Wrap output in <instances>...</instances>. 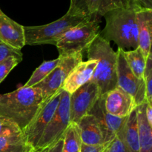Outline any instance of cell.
<instances>
[{"label": "cell", "instance_id": "7a4b0ae2", "mask_svg": "<svg viewBox=\"0 0 152 152\" xmlns=\"http://www.w3.org/2000/svg\"><path fill=\"white\" fill-rule=\"evenodd\" d=\"M43 101L39 89L22 86L14 91L0 95V117L13 121L23 131Z\"/></svg>", "mask_w": 152, "mask_h": 152}, {"label": "cell", "instance_id": "9c48e42d", "mask_svg": "<svg viewBox=\"0 0 152 152\" xmlns=\"http://www.w3.org/2000/svg\"><path fill=\"white\" fill-rule=\"evenodd\" d=\"M117 53V87L130 95L137 106L146 100L145 82L143 78L137 77L130 69L125 59L123 50L118 48Z\"/></svg>", "mask_w": 152, "mask_h": 152}, {"label": "cell", "instance_id": "7402d4cb", "mask_svg": "<svg viewBox=\"0 0 152 152\" xmlns=\"http://www.w3.org/2000/svg\"><path fill=\"white\" fill-rule=\"evenodd\" d=\"M83 144L77 123H71L63 135L62 152H80Z\"/></svg>", "mask_w": 152, "mask_h": 152}, {"label": "cell", "instance_id": "83f0119b", "mask_svg": "<svg viewBox=\"0 0 152 152\" xmlns=\"http://www.w3.org/2000/svg\"><path fill=\"white\" fill-rule=\"evenodd\" d=\"M10 56H15L22 59V53L20 50L13 48L3 42H0V63Z\"/></svg>", "mask_w": 152, "mask_h": 152}, {"label": "cell", "instance_id": "7c38bea8", "mask_svg": "<svg viewBox=\"0 0 152 152\" xmlns=\"http://www.w3.org/2000/svg\"><path fill=\"white\" fill-rule=\"evenodd\" d=\"M108 113L118 117H128L137 107L133 98L119 87L103 95Z\"/></svg>", "mask_w": 152, "mask_h": 152}, {"label": "cell", "instance_id": "3957f363", "mask_svg": "<svg viewBox=\"0 0 152 152\" xmlns=\"http://www.w3.org/2000/svg\"><path fill=\"white\" fill-rule=\"evenodd\" d=\"M88 59L97 61L91 81L94 83L104 95L117 87V53L111 47L110 42L99 34L86 49Z\"/></svg>", "mask_w": 152, "mask_h": 152}, {"label": "cell", "instance_id": "30bf717a", "mask_svg": "<svg viewBox=\"0 0 152 152\" xmlns=\"http://www.w3.org/2000/svg\"><path fill=\"white\" fill-rule=\"evenodd\" d=\"M101 96L100 91L90 80L79 88L70 96V122L77 123L88 114Z\"/></svg>", "mask_w": 152, "mask_h": 152}, {"label": "cell", "instance_id": "5b68a950", "mask_svg": "<svg viewBox=\"0 0 152 152\" xmlns=\"http://www.w3.org/2000/svg\"><path fill=\"white\" fill-rule=\"evenodd\" d=\"M88 17L70 16L68 13L50 23L39 26H24L25 45H38L52 44L56 45L64 34L71 28L83 22Z\"/></svg>", "mask_w": 152, "mask_h": 152}, {"label": "cell", "instance_id": "e0dca14e", "mask_svg": "<svg viewBox=\"0 0 152 152\" xmlns=\"http://www.w3.org/2000/svg\"><path fill=\"white\" fill-rule=\"evenodd\" d=\"M129 152H140L139 134L136 108L128 116L124 125L117 134Z\"/></svg>", "mask_w": 152, "mask_h": 152}, {"label": "cell", "instance_id": "277c9868", "mask_svg": "<svg viewBox=\"0 0 152 152\" xmlns=\"http://www.w3.org/2000/svg\"><path fill=\"white\" fill-rule=\"evenodd\" d=\"M99 34L97 16H91L67 31L56 46L61 57L83 53Z\"/></svg>", "mask_w": 152, "mask_h": 152}, {"label": "cell", "instance_id": "ffe728a7", "mask_svg": "<svg viewBox=\"0 0 152 152\" xmlns=\"http://www.w3.org/2000/svg\"><path fill=\"white\" fill-rule=\"evenodd\" d=\"M0 152H40L26 142L23 134L0 137Z\"/></svg>", "mask_w": 152, "mask_h": 152}, {"label": "cell", "instance_id": "2e32d148", "mask_svg": "<svg viewBox=\"0 0 152 152\" xmlns=\"http://www.w3.org/2000/svg\"><path fill=\"white\" fill-rule=\"evenodd\" d=\"M77 125L83 144L88 145L105 144L102 131L94 116L91 114H86L80 119Z\"/></svg>", "mask_w": 152, "mask_h": 152}, {"label": "cell", "instance_id": "9a60e30c", "mask_svg": "<svg viewBox=\"0 0 152 152\" xmlns=\"http://www.w3.org/2000/svg\"><path fill=\"white\" fill-rule=\"evenodd\" d=\"M138 47L145 58L151 53L152 9L138 7L136 10Z\"/></svg>", "mask_w": 152, "mask_h": 152}, {"label": "cell", "instance_id": "d6a6232c", "mask_svg": "<svg viewBox=\"0 0 152 152\" xmlns=\"http://www.w3.org/2000/svg\"><path fill=\"white\" fill-rule=\"evenodd\" d=\"M145 117L148 124L152 126V104L147 102L146 108H145Z\"/></svg>", "mask_w": 152, "mask_h": 152}, {"label": "cell", "instance_id": "4fadbf2b", "mask_svg": "<svg viewBox=\"0 0 152 152\" xmlns=\"http://www.w3.org/2000/svg\"><path fill=\"white\" fill-rule=\"evenodd\" d=\"M0 40L1 42L22 50L25 45L24 26L13 21L0 10Z\"/></svg>", "mask_w": 152, "mask_h": 152}, {"label": "cell", "instance_id": "ac0fdd59", "mask_svg": "<svg viewBox=\"0 0 152 152\" xmlns=\"http://www.w3.org/2000/svg\"><path fill=\"white\" fill-rule=\"evenodd\" d=\"M147 101L136 107L139 134L140 152H152V126L145 117Z\"/></svg>", "mask_w": 152, "mask_h": 152}, {"label": "cell", "instance_id": "8992f818", "mask_svg": "<svg viewBox=\"0 0 152 152\" xmlns=\"http://www.w3.org/2000/svg\"><path fill=\"white\" fill-rule=\"evenodd\" d=\"M70 96L69 93L62 90L57 108L36 147L37 151L45 149L63 137L65 130L71 123Z\"/></svg>", "mask_w": 152, "mask_h": 152}, {"label": "cell", "instance_id": "484cf974", "mask_svg": "<svg viewBox=\"0 0 152 152\" xmlns=\"http://www.w3.org/2000/svg\"><path fill=\"white\" fill-rule=\"evenodd\" d=\"M68 13L70 16L88 17L92 16L89 15L88 9V0H71Z\"/></svg>", "mask_w": 152, "mask_h": 152}, {"label": "cell", "instance_id": "8fae6325", "mask_svg": "<svg viewBox=\"0 0 152 152\" xmlns=\"http://www.w3.org/2000/svg\"><path fill=\"white\" fill-rule=\"evenodd\" d=\"M88 114L94 115L97 120L105 144L110 143L114 139L128 117H118L107 112L103 95L99 96Z\"/></svg>", "mask_w": 152, "mask_h": 152}, {"label": "cell", "instance_id": "603a6c76", "mask_svg": "<svg viewBox=\"0 0 152 152\" xmlns=\"http://www.w3.org/2000/svg\"><path fill=\"white\" fill-rule=\"evenodd\" d=\"M59 61H60V57L59 56L57 59H55L53 60L45 61V62H43L34 71L31 77H30L28 82L23 86H25V87H34V86L39 83L46 77H48V74L57 66Z\"/></svg>", "mask_w": 152, "mask_h": 152}, {"label": "cell", "instance_id": "f1b7e54d", "mask_svg": "<svg viewBox=\"0 0 152 152\" xmlns=\"http://www.w3.org/2000/svg\"><path fill=\"white\" fill-rule=\"evenodd\" d=\"M105 152H129L126 147L117 136L108 144Z\"/></svg>", "mask_w": 152, "mask_h": 152}, {"label": "cell", "instance_id": "6da1fadb", "mask_svg": "<svg viewBox=\"0 0 152 152\" xmlns=\"http://www.w3.org/2000/svg\"><path fill=\"white\" fill-rule=\"evenodd\" d=\"M138 7L133 2L129 7L108 12L104 15L105 26L99 35L107 41H114L124 51L137 48L136 10Z\"/></svg>", "mask_w": 152, "mask_h": 152}, {"label": "cell", "instance_id": "f546056e", "mask_svg": "<svg viewBox=\"0 0 152 152\" xmlns=\"http://www.w3.org/2000/svg\"><path fill=\"white\" fill-rule=\"evenodd\" d=\"M108 144L97 145H88L82 144L80 152H105Z\"/></svg>", "mask_w": 152, "mask_h": 152}, {"label": "cell", "instance_id": "836d02e7", "mask_svg": "<svg viewBox=\"0 0 152 152\" xmlns=\"http://www.w3.org/2000/svg\"><path fill=\"white\" fill-rule=\"evenodd\" d=\"M0 42H1V40H0Z\"/></svg>", "mask_w": 152, "mask_h": 152}, {"label": "cell", "instance_id": "4316f807", "mask_svg": "<svg viewBox=\"0 0 152 152\" xmlns=\"http://www.w3.org/2000/svg\"><path fill=\"white\" fill-rule=\"evenodd\" d=\"M22 59H19L15 56H10L0 63V83L19 62H22Z\"/></svg>", "mask_w": 152, "mask_h": 152}, {"label": "cell", "instance_id": "52a82bcc", "mask_svg": "<svg viewBox=\"0 0 152 152\" xmlns=\"http://www.w3.org/2000/svg\"><path fill=\"white\" fill-rule=\"evenodd\" d=\"M62 89L45 99L29 124L22 131L25 140L36 148L45 129L51 120L60 100Z\"/></svg>", "mask_w": 152, "mask_h": 152}, {"label": "cell", "instance_id": "4dcf8cb0", "mask_svg": "<svg viewBox=\"0 0 152 152\" xmlns=\"http://www.w3.org/2000/svg\"><path fill=\"white\" fill-rule=\"evenodd\" d=\"M62 148H63V137L61 138L56 143L48 147L45 149L42 150L40 152H62Z\"/></svg>", "mask_w": 152, "mask_h": 152}, {"label": "cell", "instance_id": "ba28073f", "mask_svg": "<svg viewBox=\"0 0 152 152\" xmlns=\"http://www.w3.org/2000/svg\"><path fill=\"white\" fill-rule=\"evenodd\" d=\"M59 57L60 61L57 66L42 81L34 86L41 91L44 100L54 94L57 91L62 89L70 72L77 64L83 61V53Z\"/></svg>", "mask_w": 152, "mask_h": 152}, {"label": "cell", "instance_id": "1f68e13d", "mask_svg": "<svg viewBox=\"0 0 152 152\" xmlns=\"http://www.w3.org/2000/svg\"><path fill=\"white\" fill-rule=\"evenodd\" d=\"M141 7L152 9V0H132Z\"/></svg>", "mask_w": 152, "mask_h": 152}, {"label": "cell", "instance_id": "44dd1931", "mask_svg": "<svg viewBox=\"0 0 152 152\" xmlns=\"http://www.w3.org/2000/svg\"><path fill=\"white\" fill-rule=\"evenodd\" d=\"M123 54L129 68L134 75L140 79L142 78L147 58L145 57L141 49L138 47L132 50H123Z\"/></svg>", "mask_w": 152, "mask_h": 152}, {"label": "cell", "instance_id": "d4e9b609", "mask_svg": "<svg viewBox=\"0 0 152 152\" xmlns=\"http://www.w3.org/2000/svg\"><path fill=\"white\" fill-rule=\"evenodd\" d=\"M144 82L145 85V96L148 103L152 104V55L148 56L143 73Z\"/></svg>", "mask_w": 152, "mask_h": 152}, {"label": "cell", "instance_id": "cb8c5ba5", "mask_svg": "<svg viewBox=\"0 0 152 152\" xmlns=\"http://www.w3.org/2000/svg\"><path fill=\"white\" fill-rule=\"evenodd\" d=\"M23 134L16 123L5 117H0V137Z\"/></svg>", "mask_w": 152, "mask_h": 152}, {"label": "cell", "instance_id": "d6986e66", "mask_svg": "<svg viewBox=\"0 0 152 152\" xmlns=\"http://www.w3.org/2000/svg\"><path fill=\"white\" fill-rule=\"evenodd\" d=\"M133 2L132 0H88V9L90 16L98 17L111 10L129 7Z\"/></svg>", "mask_w": 152, "mask_h": 152}, {"label": "cell", "instance_id": "5bb4252c", "mask_svg": "<svg viewBox=\"0 0 152 152\" xmlns=\"http://www.w3.org/2000/svg\"><path fill=\"white\" fill-rule=\"evenodd\" d=\"M96 64L97 61L95 59H88L86 62L82 61L77 64L67 77L62 87V90L71 94L90 81Z\"/></svg>", "mask_w": 152, "mask_h": 152}]
</instances>
